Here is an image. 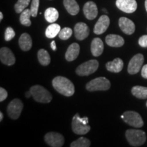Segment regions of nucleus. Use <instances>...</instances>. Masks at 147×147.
<instances>
[{
	"mask_svg": "<svg viewBox=\"0 0 147 147\" xmlns=\"http://www.w3.org/2000/svg\"><path fill=\"white\" fill-rule=\"evenodd\" d=\"M53 87L60 94L70 97L75 93L74 84L68 78L63 76H57L53 80Z\"/></svg>",
	"mask_w": 147,
	"mask_h": 147,
	"instance_id": "f257e3e1",
	"label": "nucleus"
},
{
	"mask_svg": "<svg viewBox=\"0 0 147 147\" xmlns=\"http://www.w3.org/2000/svg\"><path fill=\"white\" fill-rule=\"evenodd\" d=\"M89 119L87 117H80L79 113H76L74 116L71 123V128L74 133L77 135L87 134L90 130L91 127L88 125Z\"/></svg>",
	"mask_w": 147,
	"mask_h": 147,
	"instance_id": "f03ea898",
	"label": "nucleus"
},
{
	"mask_svg": "<svg viewBox=\"0 0 147 147\" xmlns=\"http://www.w3.org/2000/svg\"><path fill=\"white\" fill-rule=\"evenodd\" d=\"M127 140L132 146H140L146 140V134L140 129H128L125 132Z\"/></svg>",
	"mask_w": 147,
	"mask_h": 147,
	"instance_id": "7ed1b4c3",
	"label": "nucleus"
},
{
	"mask_svg": "<svg viewBox=\"0 0 147 147\" xmlns=\"http://www.w3.org/2000/svg\"><path fill=\"white\" fill-rule=\"evenodd\" d=\"M29 91L32 93V96L36 102L46 104L50 102L53 99L50 92L40 85L33 86Z\"/></svg>",
	"mask_w": 147,
	"mask_h": 147,
	"instance_id": "20e7f679",
	"label": "nucleus"
},
{
	"mask_svg": "<svg viewBox=\"0 0 147 147\" xmlns=\"http://www.w3.org/2000/svg\"><path fill=\"white\" fill-rule=\"evenodd\" d=\"M111 84L109 80L105 77H98L86 84L87 91L93 92L97 91H107L110 88Z\"/></svg>",
	"mask_w": 147,
	"mask_h": 147,
	"instance_id": "39448f33",
	"label": "nucleus"
},
{
	"mask_svg": "<svg viewBox=\"0 0 147 147\" xmlns=\"http://www.w3.org/2000/svg\"><path fill=\"white\" fill-rule=\"evenodd\" d=\"M99 67L98 61L95 59H91L82 63L77 67L76 73L78 76H84L93 74L97 71Z\"/></svg>",
	"mask_w": 147,
	"mask_h": 147,
	"instance_id": "423d86ee",
	"label": "nucleus"
},
{
	"mask_svg": "<svg viewBox=\"0 0 147 147\" xmlns=\"http://www.w3.org/2000/svg\"><path fill=\"white\" fill-rule=\"evenodd\" d=\"M121 118L128 124L129 125L134 127H141L144 125V122L141 116L136 112L134 111H126L121 116Z\"/></svg>",
	"mask_w": 147,
	"mask_h": 147,
	"instance_id": "0eeeda50",
	"label": "nucleus"
},
{
	"mask_svg": "<svg viewBox=\"0 0 147 147\" xmlns=\"http://www.w3.org/2000/svg\"><path fill=\"white\" fill-rule=\"evenodd\" d=\"M23 108V104L19 99H14L9 103L7 107V113L10 119L16 120L21 115Z\"/></svg>",
	"mask_w": 147,
	"mask_h": 147,
	"instance_id": "6e6552de",
	"label": "nucleus"
},
{
	"mask_svg": "<svg viewBox=\"0 0 147 147\" xmlns=\"http://www.w3.org/2000/svg\"><path fill=\"white\" fill-rule=\"evenodd\" d=\"M45 140L50 146L61 147L64 144V137L57 132H49L45 135Z\"/></svg>",
	"mask_w": 147,
	"mask_h": 147,
	"instance_id": "1a4fd4ad",
	"label": "nucleus"
},
{
	"mask_svg": "<svg viewBox=\"0 0 147 147\" xmlns=\"http://www.w3.org/2000/svg\"><path fill=\"white\" fill-rule=\"evenodd\" d=\"M144 56L142 54H137L131 59L128 64L127 71L130 74H136L139 72L144 63Z\"/></svg>",
	"mask_w": 147,
	"mask_h": 147,
	"instance_id": "9d476101",
	"label": "nucleus"
},
{
	"mask_svg": "<svg viewBox=\"0 0 147 147\" xmlns=\"http://www.w3.org/2000/svg\"><path fill=\"white\" fill-rule=\"evenodd\" d=\"M116 5L119 10L128 14L135 12L138 7L136 0H117Z\"/></svg>",
	"mask_w": 147,
	"mask_h": 147,
	"instance_id": "9b49d317",
	"label": "nucleus"
},
{
	"mask_svg": "<svg viewBox=\"0 0 147 147\" xmlns=\"http://www.w3.org/2000/svg\"><path fill=\"white\" fill-rule=\"evenodd\" d=\"M0 59L1 63L6 65H12L15 63V57L10 49L2 47L0 50Z\"/></svg>",
	"mask_w": 147,
	"mask_h": 147,
	"instance_id": "f8f14e48",
	"label": "nucleus"
},
{
	"mask_svg": "<svg viewBox=\"0 0 147 147\" xmlns=\"http://www.w3.org/2000/svg\"><path fill=\"white\" fill-rule=\"evenodd\" d=\"M110 25V18L108 16L102 15L96 23H95L93 32L97 35H100L104 34L107 30Z\"/></svg>",
	"mask_w": 147,
	"mask_h": 147,
	"instance_id": "ddd939ff",
	"label": "nucleus"
},
{
	"mask_svg": "<svg viewBox=\"0 0 147 147\" xmlns=\"http://www.w3.org/2000/svg\"><path fill=\"white\" fill-rule=\"evenodd\" d=\"M119 25L121 31L127 35H131L135 32V24L127 18L121 17L119 18Z\"/></svg>",
	"mask_w": 147,
	"mask_h": 147,
	"instance_id": "4468645a",
	"label": "nucleus"
},
{
	"mask_svg": "<svg viewBox=\"0 0 147 147\" xmlns=\"http://www.w3.org/2000/svg\"><path fill=\"white\" fill-rule=\"evenodd\" d=\"M83 12L88 20H93L97 17L98 14L97 5L93 1H87L83 7Z\"/></svg>",
	"mask_w": 147,
	"mask_h": 147,
	"instance_id": "2eb2a0df",
	"label": "nucleus"
},
{
	"mask_svg": "<svg viewBox=\"0 0 147 147\" xmlns=\"http://www.w3.org/2000/svg\"><path fill=\"white\" fill-rule=\"evenodd\" d=\"M74 35L78 40H83L89 35V28L87 24L78 23L74 27Z\"/></svg>",
	"mask_w": 147,
	"mask_h": 147,
	"instance_id": "dca6fc26",
	"label": "nucleus"
},
{
	"mask_svg": "<svg viewBox=\"0 0 147 147\" xmlns=\"http://www.w3.org/2000/svg\"><path fill=\"white\" fill-rule=\"evenodd\" d=\"M80 53V46L77 43H73L67 48L65 53V59L67 61H73L78 57Z\"/></svg>",
	"mask_w": 147,
	"mask_h": 147,
	"instance_id": "f3484780",
	"label": "nucleus"
},
{
	"mask_svg": "<svg viewBox=\"0 0 147 147\" xmlns=\"http://www.w3.org/2000/svg\"><path fill=\"white\" fill-rule=\"evenodd\" d=\"M106 44L111 47H121L125 44V40L119 35L109 34L106 37Z\"/></svg>",
	"mask_w": 147,
	"mask_h": 147,
	"instance_id": "a211bd4d",
	"label": "nucleus"
},
{
	"mask_svg": "<svg viewBox=\"0 0 147 147\" xmlns=\"http://www.w3.org/2000/svg\"><path fill=\"white\" fill-rule=\"evenodd\" d=\"M104 46L102 40L99 38H95L92 40L91 45V51L92 55L94 57H99L104 51Z\"/></svg>",
	"mask_w": 147,
	"mask_h": 147,
	"instance_id": "6ab92c4d",
	"label": "nucleus"
},
{
	"mask_svg": "<svg viewBox=\"0 0 147 147\" xmlns=\"http://www.w3.org/2000/svg\"><path fill=\"white\" fill-rule=\"evenodd\" d=\"M108 71L113 73H118L123 68V61L120 58H116L113 61H109L106 65Z\"/></svg>",
	"mask_w": 147,
	"mask_h": 147,
	"instance_id": "aec40b11",
	"label": "nucleus"
},
{
	"mask_svg": "<svg viewBox=\"0 0 147 147\" xmlns=\"http://www.w3.org/2000/svg\"><path fill=\"white\" fill-rule=\"evenodd\" d=\"M18 45L23 51H28L32 47V40L31 36L27 33H24L18 40Z\"/></svg>",
	"mask_w": 147,
	"mask_h": 147,
	"instance_id": "412c9836",
	"label": "nucleus"
},
{
	"mask_svg": "<svg viewBox=\"0 0 147 147\" xmlns=\"http://www.w3.org/2000/svg\"><path fill=\"white\" fill-rule=\"evenodd\" d=\"M63 5L67 12L72 16L76 15L80 10L76 0H63Z\"/></svg>",
	"mask_w": 147,
	"mask_h": 147,
	"instance_id": "4be33fe9",
	"label": "nucleus"
},
{
	"mask_svg": "<svg viewBox=\"0 0 147 147\" xmlns=\"http://www.w3.org/2000/svg\"><path fill=\"white\" fill-rule=\"evenodd\" d=\"M45 17L47 22L51 23H55L59 18V12L55 8H49L45 10Z\"/></svg>",
	"mask_w": 147,
	"mask_h": 147,
	"instance_id": "5701e85b",
	"label": "nucleus"
},
{
	"mask_svg": "<svg viewBox=\"0 0 147 147\" xmlns=\"http://www.w3.org/2000/svg\"><path fill=\"white\" fill-rule=\"evenodd\" d=\"M61 31V27L59 25L56 23H52L48 26L46 29L45 35L48 38H54L57 35H59Z\"/></svg>",
	"mask_w": 147,
	"mask_h": 147,
	"instance_id": "b1692460",
	"label": "nucleus"
},
{
	"mask_svg": "<svg viewBox=\"0 0 147 147\" xmlns=\"http://www.w3.org/2000/svg\"><path fill=\"white\" fill-rule=\"evenodd\" d=\"M131 93L137 98L144 100L147 98V87H142V86H134L131 89Z\"/></svg>",
	"mask_w": 147,
	"mask_h": 147,
	"instance_id": "393cba45",
	"label": "nucleus"
},
{
	"mask_svg": "<svg viewBox=\"0 0 147 147\" xmlns=\"http://www.w3.org/2000/svg\"><path fill=\"white\" fill-rule=\"evenodd\" d=\"M38 59L40 63L44 66L49 65L51 63V57L49 53L45 49H40L38 52Z\"/></svg>",
	"mask_w": 147,
	"mask_h": 147,
	"instance_id": "a878e982",
	"label": "nucleus"
},
{
	"mask_svg": "<svg viewBox=\"0 0 147 147\" xmlns=\"http://www.w3.org/2000/svg\"><path fill=\"white\" fill-rule=\"evenodd\" d=\"M32 16L31 10L29 9H25L21 13L20 16V23L24 26L29 27L32 25L30 17Z\"/></svg>",
	"mask_w": 147,
	"mask_h": 147,
	"instance_id": "bb28decb",
	"label": "nucleus"
},
{
	"mask_svg": "<svg viewBox=\"0 0 147 147\" xmlns=\"http://www.w3.org/2000/svg\"><path fill=\"white\" fill-rule=\"evenodd\" d=\"M91 146V142L87 138L80 137L76 140L71 143V147H89Z\"/></svg>",
	"mask_w": 147,
	"mask_h": 147,
	"instance_id": "cd10ccee",
	"label": "nucleus"
},
{
	"mask_svg": "<svg viewBox=\"0 0 147 147\" xmlns=\"http://www.w3.org/2000/svg\"><path fill=\"white\" fill-rule=\"evenodd\" d=\"M31 0H18L17 2L14 5V10L16 13H21L28 6Z\"/></svg>",
	"mask_w": 147,
	"mask_h": 147,
	"instance_id": "c85d7f7f",
	"label": "nucleus"
},
{
	"mask_svg": "<svg viewBox=\"0 0 147 147\" xmlns=\"http://www.w3.org/2000/svg\"><path fill=\"white\" fill-rule=\"evenodd\" d=\"M72 30L69 27H65V28L61 29L59 34V37L61 40H67L72 35Z\"/></svg>",
	"mask_w": 147,
	"mask_h": 147,
	"instance_id": "c756f323",
	"label": "nucleus"
},
{
	"mask_svg": "<svg viewBox=\"0 0 147 147\" xmlns=\"http://www.w3.org/2000/svg\"><path fill=\"white\" fill-rule=\"evenodd\" d=\"M40 0H32V3H31V13L33 17H36L38 15V8H39Z\"/></svg>",
	"mask_w": 147,
	"mask_h": 147,
	"instance_id": "7c9ffc66",
	"label": "nucleus"
},
{
	"mask_svg": "<svg viewBox=\"0 0 147 147\" xmlns=\"http://www.w3.org/2000/svg\"><path fill=\"white\" fill-rule=\"evenodd\" d=\"M14 36H15V32L14 31V29L10 27H7V29H5L4 36L5 41H10L11 40L13 39Z\"/></svg>",
	"mask_w": 147,
	"mask_h": 147,
	"instance_id": "2f4dec72",
	"label": "nucleus"
},
{
	"mask_svg": "<svg viewBox=\"0 0 147 147\" xmlns=\"http://www.w3.org/2000/svg\"><path fill=\"white\" fill-rule=\"evenodd\" d=\"M138 44L140 47L144 48L147 47V35H144L139 38Z\"/></svg>",
	"mask_w": 147,
	"mask_h": 147,
	"instance_id": "473e14b6",
	"label": "nucleus"
},
{
	"mask_svg": "<svg viewBox=\"0 0 147 147\" xmlns=\"http://www.w3.org/2000/svg\"><path fill=\"white\" fill-rule=\"evenodd\" d=\"M8 97V92L3 87L0 88V102H3Z\"/></svg>",
	"mask_w": 147,
	"mask_h": 147,
	"instance_id": "72a5a7b5",
	"label": "nucleus"
},
{
	"mask_svg": "<svg viewBox=\"0 0 147 147\" xmlns=\"http://www.w3.org/2000/svg\"><path fill=\"white\" fill-rule=\"evenodd\" d=\"M141 75H142L143 78L147 79V64L142 67V71H141Z\"/></svg>",
	"mask_w": 147,
	"mask_h": 147,
	"instance_id": "f704fd0d",
	"label": "nucleus"
},
{
	"mask_svg": "<svg viewBox=\"0 0 147 147\" xmlns=\"http://www.w3.org/2000/svg\"><path fill=\"white\" fill-rule=\"evenodd\" d=\"M51 49H53V51H55L57 49V46H56V43H55V41H52V42L51 43Z\"/></svg>",
	"mask_w": 147,
	"mask_h": 147,
	"instance_id": "c9c22d12",
	"label": "nucleus"
},
{
	"mask_svg": "<svg viewBox=\"0 0 147 147\" xmlns=\"http://www.w3.org/2000/svg\"><path fill=\"white\" fill-rule=\"evenodd\" d=\"M25 96H26V97H27V98H28V97H30L31 96H32V93H31V91H27V93H25Z\"/></svg>",
	"mask_w": 147,
	"mask_h": 147,
	"instance_id": "e433bc0d",
	"label": "nucleus"
},
{
	"mask_svg": "<svg viewBox=\"0 0 147 147\" xmlns=\"http://www.w3.org/2000/svg\"><path fill=\"white\" fill-rule=\"evenodd\" d=\"M3 113H0V121H1L3 120Z\"/></svg>",
	"mask_w": 147,
	"mask_h": 147,
	"instance_id": "4c0bfd02",
	"label": "nucleus"
},
{
	"mask_svg": "<svg viewBox=\"0 0 147 147\" xmlns=\"http://www.w3.org/2000/svg\"><path fill=\"white\" fill-rule=\"evenodd\" d=\"M3 13L2 12H0V21H2V19H3Z\"/></svg>",
	"mask_w": 147,
	"mask_h": 147,
	"instance_id": "58836bf2",
	"label": "nucleus"
},
{
	"mask_svg": "<svg viewBox=\"0 0 147 147\" xmlns=\"http://www.w3.org/2000/svg\"><path fill=\"white\" fill-rule=\"evenodd\" d=\"M145 8H146V10L147 12V0L145 1Z\"/></svg>",
	"mask_w": 147,
	"mask_h": 147,
	"instance_id": "ea45409f",
	"label": "nucleus"
},
{
	"mask_svg": "<svg viewBox=\"0 0 147 147\" xmlns=\"http://www.w3.org/2000/svg\"><path fill=\"white\" fill-rule=\"evenodd\" d=\"M146 106H147V102H146Z\"/></svg>",
	"mask_w": 147,
	"mask_h": 147,
	"instance_id": "a19ab883",
	"label": "nucleus"
}]
</instances>
